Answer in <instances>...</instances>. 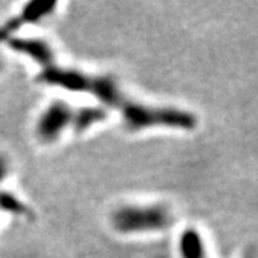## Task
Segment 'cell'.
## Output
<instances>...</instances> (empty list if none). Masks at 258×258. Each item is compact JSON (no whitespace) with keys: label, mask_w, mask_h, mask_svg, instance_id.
Here are the masks:
<instances>
[{"label":"cell","mask_w":258,"mask_h":258,"mask_svg":"<svg viewBox=\"0 0 258 258\" xmlns=\"http://www.w3.org/2000/svg\"><path fill=\"white\" fill-rule=\"evenodd\" d=\"M112 224L119 232L125 234L161 231L172 224V214L162 204L128 205L113 212Z\"/></svg>","instance_id":"obj_2"},{"label":"cell","mask_w":258,"mask_h":258,"mask_svg":"<svg viewBox=\"0 0 258 258\" xmlns=\"http://www.w3.org/2000/svg\"><path fill=\"white\" fill-rule=\"evenodd\" d=\"M56 3H47V2H36V3H30L26 9L23 10L18 18L9 20L6 25H3L0 28V42L5 40L6 37L10 36V33H13L15 30H18L20 26H23L25 23H33L43 16L49 15L52 10L55 9Z\"/></svg>","instance_id":"obj_4"},{"label":"cell","mask_w":258,"mask_h":258,"mask_svg":"<svg viewBox=\"0 0 258 258\" xmlns=\"http://www.w3.org/2000/svg\"><path fill=\"white\" fill-rule=\"evenodd\" d=\"M179 251L182 258H208L205 254L203 240L195 230H186L181 235Z\"/></svg>","instance_id":"obj_5"},{"label":"cell","mask_w":258,"mask_h":258,"mask_svg":"<svg viewBox=\"0 0 258 258\" xmlns=\"http://www.w3.org/2000/svg\"><path fill=\"white\" fill-rule=\"evenodd\" d=\"M37 81L49 86L92 95L103 105L119 112L126 128L131 131H141L154 126L189 131L197 126V118L191 112L168 106L144 105L134 101L112 78L86 74L75 68L62 66L56 63L55 57L40 64Z\"/></svg>","instance_id":"obj_1"},{"label":"cell","mask_w":258,"mask_h":258,"mask_svg":"<svg viewBox=\"0 0 258 258\" xmlns=\"http://www.w3.org/2000/svg\"><path fill=\"white\" fill-rule=\"evenodd\" d=\"M8 174V166H6V162L0 158V181L6 176Z\"/></svg>","instance_id":"obj_7"},{"label":"cell","mask_w":258,"mask_h":258,"mask_svg":"<svg viewBox=\"0 0 258 258\" xmlns=\"http://www.w3.org/2000/svg\"><path fill=\"white\" fill-rule=\"evenodd\" d=\"M75 111L63 101L53 102L42 113L37 122L36 134L43 142H53L74 122Z\"/></svg>","instance_id":"obj_3"},{"label":"cell","mask_w":258,"mask_h":258,"mask_svg":"<svg viewBox=\"0 0 258 258\" xmlns=\"http://www.w3.org/2000/svg\"><path fill=\"white\" fill-rule=\"evenodd\" d=\"M106 113L99 108H83L79 111H75L74 115V128L76 132H83L85 129L92 126L93 123L105 119Z\"/></svg>","instance_id":"obj_6"}]
</instances>
